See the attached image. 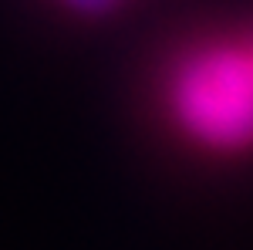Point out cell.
<instances>
[{
  "label": "cell",
  "instance_id": "3957f363",
  "mask_svg": "<svg viewBox=\"0 0 253 250\" xmlns=\"http://www.w3.org/2000/svg\"><path fill=\"white\" fill-rule=\"evenodd\" d=\"M247 38H250V48H253V31H247Z\"/></svg>",
  "mask_w": 253,
  "mask_h": 250
},
{
  "label": "cell",
  "instance_id": "7a4b0ae2",
  "mask_svg": "<svg viewBox=\"0 0 253 250\" xmlns=\"http://www.w3.org/2000/svg\"><path fill=\"white\" fill-rule=\"evenodd\" d=\"M68 10H75L81 17H105V14H112L118 10L122 3H128V0H61Z\"/></svg>",
  "mask_w": 253,
  "mask_h": 250
},
{
  "label": "cell",
  "instance_id": "6da1fadb",
  "mask_svg": "<svg viewBox=\"0 0 253 250\" xmlns=\"http://www.w3.org/2000/svg\"><path fill=\"white\" fill-rule=\"evenodd\" d=\"M162 108L189 146L213 155L253 152V48L240 34H199L162 71Z\"/></svg>",
  "mask_w": 253,
  "mask_h": 250
}]
</instances>
